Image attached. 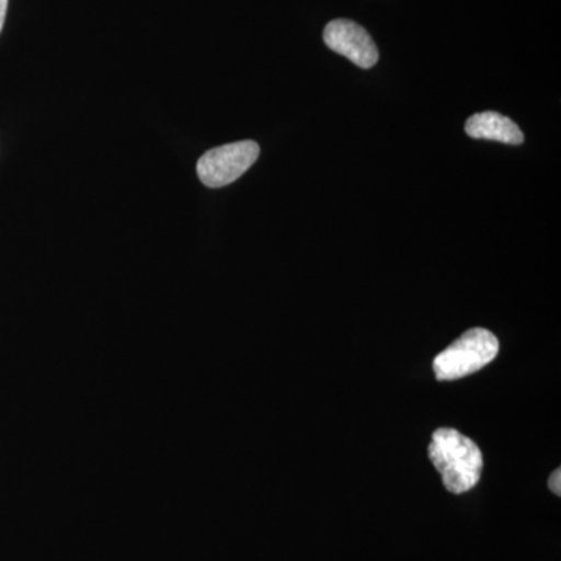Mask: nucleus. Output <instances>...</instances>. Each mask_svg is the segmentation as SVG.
I'll use <instances>...</instances> for the list:
<instances>
[{"label":"nucleus","mask_w":561,"mask_h":561,"mask_svg":"<svg viewBox=\"0 0 561 561\" xmlns=\"http://www.w3.org/2000/svg\"><path fill=\"white\" fill-rule=\"evenodd\" d=\"M7 9H9V0H0V32H2L3 22H5Z\"/></svg>","instance_id":"0eeeda50"},{"label":"nucleus","mask_w":561,"mask_h":561,"mask_svg":"<svg viewBox=\"0 0 561 561\" xmlns=\"http://www.w3.org/2000/svg\"><path fill=\"white\" fill-rule=\"evenodd\" d=\"M549 489H551L553 494L557 496H561V470L557 468L556 471L552 472L551 478H549Z\"/></svg>","instance_id":"423d86ee"},{"label":"nucleus","mask_w":561,"mask_h":561,"mask_svg":"<svg viewBox=\"0 0 561 561\" xmlns=\"http://www.w3.org/2000/svg\"><path fill=\"white\" fill-rule=\"evenodd\" d=\"M427 456L440 472L443 485L454 494H463L481 481V448L459 431L442 427L432 435Z\"/></svg>","instance_id":"f257e3e1"},{"label":"nucleus","mask_w":561,"mask_h":561,"mask_svg":"<svg viewBox=\"0 0 561 561\" xmlns=\"http://www.w3.org/2000/svg\"><path fill=\"white\" fill-rule=\"evenodd\" d=\"M497 353L500 341L496 335L483 328H472L443 350L435 357L432 368L438 381H457L482 370L496 359Z\"/></svg>","instance_id":"f03ea898"},{"label":"nucleus","mask_w":561,"mask_h":561,"mask_svg":"<svg viewBox=\"0 0 561 561\" xmlns=\"http://www.w3.org/2000/svg\"><path fill=\"white\" fill-rule=\"evenodd\" d=\"M465 131L472 139L497 140L508 146H522L524 142V135L518 125L496 111L474 114L465 124Z\"/></svg>","instance_id":"39448f33"},{"label":"nucleus","mask_w":561,"mask_h":561,"mask_svg":"<svg viewBox=\"0 0 561 561\" xmlns=\"http://www.w3.org/2000/svg\"><path fill=\"white\" fill-rule=\"evenodd\" d=\"M324 44L348 58L362 69H370L379 60V50L370 33L350 20H335L323 32Z\"/></svg>","instance_id":"20e7f679"},{"label":"nucleus","mask_w":561,"mask_h":561,"mask_svg":"<svg viewBox=\"0 0 561 561\" xmlns=\"http://www.w3.org/2000/svg\"><path fill=\"white\" fill-rule=\"evenodd\" d=\"M260 151L254 140H241L210 149L197 162L198 179L210 190L228 186L249 171L260 158Z\"/></svg>","instance_id":"7ed1b4c3"}]
</instances>
